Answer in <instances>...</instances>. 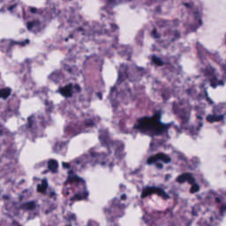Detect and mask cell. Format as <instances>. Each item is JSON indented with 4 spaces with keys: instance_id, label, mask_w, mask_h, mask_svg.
Returning <instances> with one entry per match:
<instances>
[{
    "instance_id": "5b68a950",
    "label": "cell",
    "mask_w": 226,
    "mask_h": 226,
    "mask_svg": "<svg viewBox=\"0 0 226 226\" xmlns=\"http://www.w3.org/2000/svg\"><path fill=\"white\" fill-rule=\"evenodd\" d=\"M59 93L64 97H70L72 94V85L69 84L59 89Z\"/></svg>"
},
{
    "instance_id": "ba28073f",
    "label": "cell",
    "mask_w": 226,
    "mask_h": 226,
    "mask_svg": "<svg viewBox=\"0 0 226 226\" xmlns=\"http://www.w3.org/2000/svg\"><path fill=\"white\" fill-rule=\"evenodd\" d=\"M48 167L49 169L51 170V171H56L57 170V167H58V164L56 162V160H50L49 163H48Z\"/></svg>"
},
{
    "instance_id": "6da1fadb",
    "label": "cell",
    "mask_w": 226,
    "mask_h": 226,
    "mask_svg": "<svg viewBox=\"0 0 226 226\" xmlns=\"http://www.w3.org/2000/svg\"><path fill=\"white\" fill-rule=\"evenodd\" d=\"M135 128L150 134H161L168 128V125L161 123L160 114H156L151 117H143L139 119Z\"/></svg>"
},
{
    "instance_id": "3957f363",
    "label": "cell",
    "mask_w": 226,
    "mask_h": 226,
    "mask_svg": "<svg viewBox=\"0 0 226 226\" xmlns=\"http://www.w3.org/2000/svg\"><path fill=\"white\" fill-rule=\"evenodd\" d=\"M157 161H162V162H164V163H165V164H169L170 162V158L167 155L160 153V154H157V155H156V156H153L149 157V158L147 160V164H156Z\"/></svg>"
},
{
    "instance_id": "52a82bcc",
    "label": "cell",
    "mask_w": 226,
    "mask_h": 226,
    "mask_svg": "<svg viewBox=\"0 0 226 226\" xmlns=\"http://www.w3.org/2000/svg\"><path fill=\"white\" fill-rule=\"evenodd\" d=\"M10 95H11V89L9 88H5L0 90V97L4 99H6Z\"/></svg>"
},
{
    "instance_id": "8992f818",
    "label": "cell",
    "mask_w": 226,
    "mask_h": 226,
    "mask_svg": "<svg viewBox=\"0 0 226 226\" xmlns=\"http://www.w3.org/2000/svg\"><path fill=\"white\" fill-rule=\"evenodd\" d=\"M47 187H48V182H47V180L44 179V180H43V183L37 186V191L39 193H45Z\"/></svg>"
},
{
    "instance_id": "9c48e42d",
    "label": "cell",
    "mask_w": 226,
    "mask_h": 226,
    "mask_svg": "<svg viewBox=\"0 0 226 226\" xmlns=\"http://www.w3.org/2000/svg\"><path fill=\"white\" fill-rule=\"evenodd\" d=\"M223 118H224V117H223V116H214V115H212V116H209V117H207L208 121H209V122H212V123H214V122H217V121H221Z\"/></svg>"
},
{
    "instance_id": "5bb4252c",
    "label": "cell",
    "mask_w": 226,
    "mask_h": 226,
    "mask_svg": "<svg viewBox=\"0 0 226 226\" xmlns=\"http://www.w3.org/2000/svg\"><path fill=\"white\" fill-rule=\"evenodd\" d=\"M125 197H126L125 195H122V196H121V199H122V200H125Z\"/></svg>"
},
{
    "instance_id": "7a4b0ae2",
    "label": "cell",
    "mask_w": 226,
    "mask_h": 226,
    "mask_svg": "<svg viewBox=\"0 0 226 226\" xmlns=\"http://www.w3.org/2000/svg\"><path fill=\"white\" fill-rule=\"evenodd\" d=\"M152 193L158 194V195H160V196L164 197L165 199L168 198V195L165 193V192H164V190L160 189V188H157V187H147V188H145V189L143 190V193H142V194H141V197H142V198H145V197H147V196L152 194Z\"/></svg>"
},
{
    "instance_id": "4fadbf2b",
    "label": "cell",
    "mask_w": 226,
    "mask_h": 226,
    "mask_svg": "<svg viewBox=\"0 0 226 226\" xmlns=\"http://www.w3.org/2000/svg\"><path fill=\"white\" fill-rule=\"evenodd\" d=\"M63 166H64V167H65V168H66V167L68 168V167H69L70 165H69V164H66L65 163H64V164H63Z\"/></svg>"
},
{
    "instance_id": "30bf717a",
    "label": "cell",
    "mask_w": 226,
    "mask_h": 226,
    "mask_svg": "<svg viewBox=\"0 0 226 226\" xmlns=\"http://www.w3.org/2000/svg\"><path fill=\"white\" fill-rule=\"evenodd\" d=\"M35 203L34 201L28 202V203H26L25 206H24V208L27 209H35Z\"/></svg>"
},
{
    "instance_id": "7c38bea8",
    "label": "cell",
    "mask_w": 226,
    "mask_h": 226,
    "mask_svg": "<svg viewBox=\"0 0 226 226\" xmlns=\"http://www.w3.org/2000/svg\"><path fill=\"white\" fill-rule=\"evenodd\" d=\"M199 189H200V186H199L198 185H196V184H193V185H192L191 189H190V192H191L192 193H194L198 192Z\"/></svg>"
},
{
    "instance_id": "8fae6325",
    "label": "cell",
    "mask_w": 226,
    "mask_h": 226,
    "mask_svg": "<svg viewBox=\"0 0 226 226\" xmlns=\"http://www.w3.org/2000/svg\"><path fill=\"white\" fill-rule=\"evenodd\" d=\"M152 60H153V62H154L155 64H156L157 65H163V64H164V62H163L160 58H158V57H156V56H153V57H152Z\"/></svg>"
},
{
    "instance_id": "277c9868",
    "label": "cell",
    "mask_w": 226,
    "mask_h": 226,
    "mask_svg": "<svg viewBox=\"0 0 226 226\" xmlns=\"http://www.w3.org/2000/svg\"><path fill=\"white\" fill-rule=\"evenodd\" d=\"M177 181L178 183H184V182L188 181V182H189L190 184H192V185L195 184V180H194L193 175L190 174V173H184V174L180 175V176L177 178Z\"/></svg>"
}]
</instances>
